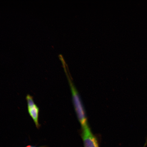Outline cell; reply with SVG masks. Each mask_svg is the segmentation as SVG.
<instances>
[{"label": "cell", "mask_w": 147, "mask_h": 147, "mask_svg": "<svg viewBox=\"0 0 147 147\" xmlns=\"http://www.w3.org/2000/svg\"><path fill=\"white\" fill-rule=\"evenodd\" d=\"M26 98L29 114L34 121L36 128L39 129L41 127V125L39 122V108L34 102L33 96L27 94Z\"/></svg>", "instance_id": "2"}, {"label": "cell", "mask_w": 147, "mask_h": 147, "mask_svg": "<svg viewBox=\"0 0 147 147\" xmlns=\"http://www.w3.org/2000/svg\"><path fill=\"white\" fill-rule=\"evenodd\" d=\"M67 77L72 94L74 106L79 122L81 125L82 127H83L88 125L85 112L78 91L74 85L72 81L69 78V76Z\"/></svg>", "instance_id": "1"}, {"label": "cell", "mask_w": 147, "mask_h": 147, "mask_svg": "<svg viewBox=\"0 0 147 147\" xmlns=\"http://www.w3.org/2000/svg\"><path fill=\"white\" fill-rule=\"evenodd\" d=\"M34 147V146H27V147Z\"/></svg>", "instance_id": "4"}, {"label": "cell", "mask_w": 147, "mask_h": 147, "mask_svg": "<svg viewBox=\"0 0 147 147\" xmlns=\"http://www.w3.org/2000/svg\"><path fill=\"white\" fill-rule=\"evenodd\" d=\"M82 137L84 147H99L98 141L88 125L82 127Z\"/></svg>", "instance_id": "3"}]
</instances>
